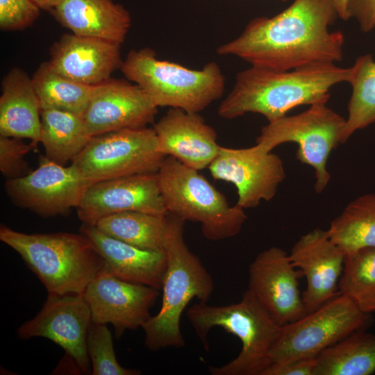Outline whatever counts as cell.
<instances>
[{
  "label": "cell",
  "instance_id": "1",
  "mask_svg": "<svg viewBox=\"0 0 375 375\" xmlns=\"http://www.w3.org/2000/svg\"><path fill=\"white\" fill-rule=\"evenodd\" d=\"M338 16L333 0H294L274 17L252 19L217 51L281 72L334 63L342 60L344 42L340 31L328 30Z\"/></svg>",
  "mask_w": 375,
  "mask_h": 375
},
{
  "label": "cell",
  "instance_id": "2",
  "mask_svg": "<svg viewBox=\"0 0 375 375\" xmlns=\"http://www.w3.org/2000/svg\"><path fill=\"white\" fill-rule=\"evenodd\" d=\"M351 74V67L342 68L334 63L282 72L251 66L237 74L233 89L219 106L218 114L231 119L253 112L272 121L298 106L328 101L330 89L349 83Z\"/></svg>",
  "mask_w": 375,
  "mask_h": 375
},
{
  "label": "cell",
  "instance_id": "3",
  "mask_svg": "<svg viewBox=\"0 0 375 375\" xmlns=\"http://www.w3.org/2000/svg\"><path fill=\"white\" fill-rule=\"evenodd\" d=\"M185 222L174 215L166 216L167 267L161 288V307L142 326L145 346L151 351L185 346L181 330L183 311L194 298L208 302L215 290L212 277L185 243Z\"/></svg>",
  "mask_w": 375,
  "mask_h": 375
},
{
  "label": "cell",
  "instance_id": "4",
  "mask_svg": "<svg viewBox=\"0 0 375 375\" xmlns=\"http://www.w3.org/2000/svg\"><path fill=\"white\" fill-rule=\"evenodd\" d=\"M0 240L15 251L44 285L48 294H83L108 270L83 233H24L1 224Z\"/></svg>",
  "mask_w": 375,
  "mask_h": 375
},
{
  "label": "cell",
  "instance_id": "5",
  "mask_svg": "<svg viewBox=\"0 0 375 375\" xmlns=\"http://www.w3.org/2000/svg\"><path fill=\"white\" fill-rule=\"evenodd\" d=\"M187 317L206 351L208 333L220 327L242 342L238 356L226 364L209 367L212 375H262L269 365V351L278 335L279 326L249 289L240 301L215 306L199 301L187 310Z\"/></svg>",
  "mask_w": 375,
  "mask_h": 375
},
{
  "label": "cell",
  "instance_id": "6",
  "mask_svg": "<svg viewBox=\"0 0 375 375\" xmlns=\"http://www.w3.org/2000/svg\"><path fill=\"white\" fill-rule=\"evenodd\" d=\"M120 69L158 108L199 113L224 91V77L215 62H208L200 69H192L158 59L149 48L130 51Z\"/></svg>",
  "mask_w": 375,
  "mask_h": 375
},
{
  "label": "cell",
  "instance_id": "7",
  "mask_svg": "<svg viewBox=\"0 0 375 375\" xmlns=\"http://www.w3.org/2000/svg\"><path fill=\"white\" fill-rule=\"evenodd\" d=\"M169 214L201 224L203 235L219 241L238 235L247 219L244 210L226 198L198 170L166 156L157 172Z\"/></svg>",
  "mask_w": 375,
  "mask_h": 375
},
{
  "label": "cell",
  "instance_id": "8",
  "mask_svg": "<svg viewBox=\"0 0 375 375\" xmlns=\"http://www.w3.org/2000/svg\"><path fill=\"white\" fill-rule=\"evenodd\" d=\"M326 102L318 101L299 114L268 122L256 138V144L268 151L285 142L297 143V158L313 168L318 194L330 181L327 161L331 151L342 143L346 122Z\"/></svg>",
  "mask_w": 375,
  "mask_h": 375
},
{
  "label": "cell",
  "instance_id": "9",
  "mask_svg": "<svg viewBox=\"0 0 375 375\" xmlns=\"http://www.w3.org/2000/svg\"><path fill=\"white\" fill-rule=\"evenodd\" d=\"M372 323V314L339 294L298 320L281 326L269 351V365L317 358L328 347Z\"/></svg>",
  "mask_w": 375,
  "mask_h": 375
},
{
  "label": "cell",
  "instance_id": "10",
  "mask_svg": "<svg viewBox=\"0 0 375 375\" xmlns=\"http://www.w3.org/2000/svg\"><path fill=\"white\" fill-rule=\"evenodd\" d=\"M165 156L153 128H126L93 136L72 163L88 187L123 176L156 174Z\"/></svg>",
  "mask_w": 375,
  "mask_h": 375
},
{
  "label": "cell",
  "instance_id": "11",
  "mask_svg": "<svg viewBox=\"0 0 375 375\" xmlns=\"http://www.w3.org/2000/svg\"><path fill=\"white\" fill-rule=\"evenodd\" d=\"M88 188L73 164L65 167L46 156L40 157L37 169L5 184L15 204L43 217L64 215L76 208Z\"/></svg>",
  "mask_w": 375,
  "mask_h": 375
},
{
  "label": "cell",
  "instance_id": "12",
  "mask_svg": "<svg viewBox=\"0 0 375 375\" xmlns=\"http://www.w3.org/2000/svg\"><path fill=\"white\" fill-rule=\"evenodd\" d=\"M91 312L82 294H48L40 311L17 331L21 340L47 338L61 347L82 374H92L87 350Z\"/></svg>",
  "mask_w": 375,
  "mask_h": 375
},
{
  "label": "cell",
  "instance_id": "13",
  "mask_svg": "<svg viewBox=\"0 0 375 375\" xmlns=\"http://www.w3.org/2000/svg\"><path fill=\"white\" fill-rule=\"evenodd\" d=\"M208 168L214 179L235 185L236 204L244 210L272 199L285 178L281 158L257 144L240 149L220 146Z\"/></svg>",
  "mask_w": 375,
  "mask_h": 375
},
{
  "label": "cell",
  "instance_id": "14",
  "mask_svg": "<svg viewBox=\"0 0 375 375\" xmlns=\"http://www.w3.org/2000/svg\"><path fill=\"white\" fill-rule=\"evenodd\" d=\"M303 276L284 249L272 247L258 253L250 264L248 289L282 326L307 314L299 288V279Z\"/></svg>",
  "mask_w": 375,
  "mask_h": 375
},
{
  "label": "cell",
  "instance_id": "15",
  "mask_svg": "<svg viewBox=\"0 0 375 375\" xmlns=\"http://www.w3.org/2000/svg\"><path fill=\"white\" fill-rule=\"evenodd\" d=\"M83 296L91 312L92 322L112 324L119 338L126 330H135L151 317L150 310L158 290L122 280L106 270L86 287Z\"/></svg>",
  "mask_w": 375,
  "mask_h": 375
},
{
  "label": "cell",
  "instance_id": "16",
  "mask_svg": "<svg viewBox=\"0 0 375 375\" xmlns=\"http://www.w3.org/2000/svg\"><path fill=\"white\" fill-rule=\"evenodd\" d=\"M84 224L95 225L100 219L118 212L138 211L166 216L157 173L142 174L102 181L90 185L76 207Z\"/></svg>",
  "mask_w": 375,
  "mask_h": 375
},
{
  "label": "cell",
  "instance_id": "17",
  "mask_svg": "<svg viewBox=\"0 0 375 375\" xmlns=\"http://www.w3.org/2000/svg\"><path fill=\"white\" fill-rule=\"evenodd\" d=\"M158 107L137 84L110 78L94 86L88 105L82 115L93 137L151 124Z\"/></svg>",
  "mask_w": 375,
  "mask_h": 375
},
{
  "label": "cell",
  "instance_id": "18",
  "mask_svg": "<svg viewBox=\"0 0 375 375\" xmlns=\"http://www.w3.org/2000/svg\"><path fill=\"white\" fill-rule=\"evenodd\" d=\"M290 259L306 278L302 294L306 313L312 312L339 294L345 253L326 231L315 228L302 235L292 247Z\"/></svg>",
  "mask_w": 375,
  "mask_h": 375
},
{
  "label": "cell",
  "instance_id": "19",
  "mask_svg": "<svg viewBox=\"0 0 375 375\" xmlns=\"http://www.w3.org/2000/svg\"><path fill=\"white\" fill-rule=\"evenodd\" d=\"M120 43L66 33L51 47L52 68L80 83L95 85L110 78L123 63Z\"/></svg>",
  "mask_w": 375,
  "mask_h": 375
},
{
  "label": "cell",
  "instance_id": "20",
  "mask_svg": "<svg viewBox=\"0 0 375 375\" xmlns=\"http://www.w3.org/2000/svg\"><path fill=\"white\" fill-rule=\"evenodd\" d=\"M153 128L158 151L190 168H208L219 152L215 131L199 113L170 108Z\"/></svg>",
  "mask_w": 375,
  "mask_h": 375
},
{
  "label": "cell",
  "instance_id": "21",
  "mask_svg": "<svg viewBox=\"0 0 375 375\" xmlns=\"http://www.w3.org/2000/svg\"><path fill=\"white\" fill-rule=\"evenodd\" d=\"M80 232L90 240L112 275L161 290L167 267L165 251L138 248L105 234L93 225L83 224Z\"/></svg>",
  "mask_w": 375,
  "mask_h": 375
},
{
  "label": "cell",
  "instance_id": "22",
  "mask_svg": "<svg viewBox=\"0 0 375 375\" xmlns=\"http://www.w3.org/2000/svg\"><path fill=\"white\" fill-rule=\"evenodd\" d=\"M49 12L74 34L120 44L131 23L129 12L113 0H61Z\"/></svg>",
  "mask_w": 375,
  "mask_h": 375
},
{
  "label": "cell",
  "instance_id": "23",
  "mask_svg": "<svg viewBox=\"0 0 375 375\" xmlns=\"http://www.w3.org/2000/svg\"><path fill=\"white\" fill-rule=\"evenodd\" d=\"M41 107L32 78L14 67L4 76L0 97V135L40 142Z\"/></svg>",
  "mask_w": 375,
  "mask_h": 375
},
{
  "label": "cell",
  "instance_id": "24",
  "mask_svg": "<svg viewBox=\"0 0 375 375\" xmlns=\"http://www.w3.org/2000/svg\"><path fill=\"white\" fill-rule=\"evenodd\" d=\"M40 138L45 156L65 165L83 150L92 138L82 115L57 109L41 110Z\"/></svg>",
  "mask_w": 375,
  "mask_h": 375
},
{
  "label": "cell",
  "instance_id": "25",
  "mask_svg": "<svg viewBox=\"0 0 375 375\" xmlns=\"http://www.w3.org/2000/svg\"><path fill=\"white\" fill-rule=\"evenodd\" d=\"M359 330L324 350L313 375H370L375 372V334Z\"/></svg>",
  "mask_w": 375,
  "mask_h": 375
},
{
  "label": "cell",
  "instance_id": "26",
  "mask_svg": "<svg viewBox=\"0 0 375 375\" xmlns=\"http://www.w3.org/2000/svg\"><path fill=\"white\" fill-rule=\"evenodd\" d=\"M166 216L122 212L104 217L94 226L105 234L138 248L164 251Z\"/></svg>",
  "mask_w": 375,
  "mask_h": 375
},
{
  "label": "cell",
  "instance_id": "27",
  "mask_svg": "<svg viewBox=\"0 0 375 375\" xmlns=\"http://www.w3.org/2000/svg\"><path fill=\"white\" fill-rule=\"evenodd\" d=\"M327 232L345 254L375 247V193L363 194L350 202L331 222Z\"/></svg>",
  "mask_w": 375,
  "mask_h": 375
},
{
  "label": "cell",
  "instance_id": "28",
  "mask_svg": "<svg viewBox=\"0 0 375 375\" xmlns=\"http://www.w3.org/2000/svg\"><path fill=\"white\" fill-rule=\"evenodd\" d=\"M42 109H57L82 115L94 85L74 81L55 71L49 62L40 64L32 77Z\"/></svg>",
  "mask_w": 375,
  "mask_h": 375
},
{
  "label": "cell",
  "instance_id": "29",
  "mask_svg": "<svg viewBox=\"0 0 375 375\" xmlns=\"http://www.w3.org/2000/svg\"><path fill=\"white\" fill-rule=\"evenodd\" d=\"M349 83L352 86V94L342 143L356 131L375 122V61L372 55L356 59L351 67Z\"/></svg>",
  "mask_w": 375,
  "mask_h": 375
},
{
  "label": "cell",
  "instance_id": "30",
  "mask_svg": "<svg viewBox=\"0 0 375 375\" xmlns=\"http://www.w3.org/2000/svg\"><path fill=\"white\" fill-rule=\"evenodd\" d=\"M338 291L364 312H375V247L345 254Z\"/></svg>",
  "mask_w": 375,
  "mask_h": 375
},
{
  "label": "cell",
  "instance_id": "31",
  "mask_svg": "<svg viewBox=\"0 0 375 375\" xmlns=\"http://www.w3.org/2000/svg\"><path fill=\"white\" fill-rule=\"evenodd\" d=\"M87 350L92 375H138L140 372L122 367L117 361L112 336L106 324L91 322L87 336Z\"/></svg>",
  "mask_w": 375,
  "mask_h": 375
},
{
  "label": "cell",
  "instance_id": "32",
  "mask_svg": "<svg viewBox=\"0 0 375 375\" xmlns=\"http://www.w3.org/2000/svg\"><path fill=\"white\" fill-rule=\"evenodd\" d=\"M36 147L19 138L0 135V171L8 179L24 176L30 171L25 156Z\"/></svg>",
  "mask_w": 375,
  "mask_h": 375
},
{
  "label": "cell",
  "instance_id": "33",
  "mask_svg": "<svg viewBox=\"0 0 375 375\" xmlns=\"http://www.w3.org/2000/svg\"><path fill=\"white\" fill-rule=\"evenodd\" d=\"M41 9L33 0H0V28L22 30L38 19Z\"/></svg>",
  "mask_w": 375,
  "mask_h": 375
},
{
  "label": "cell",
  "instance_id": "34",
  "mask_svg": "<svg viewBox=\"0 0 375 375\" xmlns=\"http://www.w3.org/2000/svg\"><path fill=\"white\" fill-rule=\"evenodd\" d=\"M349 17H355L362 31L367 33L375 28V0H348Z\"/></svg>",
  "mask_w": 375,
  "mask_h": 375
},
{
  "label": "cell",
  "instance_id": "35",
  "mask_svg": "<svg viewBox=\"0 0 375 375\" xmlns=\"http://www.w3.org/2000/svg\"><path fill=\"white\" fill-rule=\"evenodd\" d=\"M316 358L270 364L262 375H313Z\"/></svg>",
  "mask_w": 375,
  "mask_h": 375
},
{
  "label": "cell",
  "instance_id": "36",
  "mask_svg": "<svg viewBox=\"0 0 375 375\" xmlns=\"http://www.w3.org/2000/svg\"><path fill=\"white\" fill-rule=\"evenodd\" d=\"M338 12V17L343 20L349 19V15L347 9L348 0H333Z\"/></svg>",
  "mask_w": 375,
  "mask_h": 375
},
{
  "label": "cell",
  "instance_id": "37",
  "mask_svg": "<svg viewBox=\"0 0 375 375\" xmlns=\"http://www.w3.org/2000/svg\"><path fill=\"white\" fill-rule=\"evenodd\" d=\"M40 9L51 10L61 0H33Z\"/></svg>",
  "mask_w": 375,
  "mask_h": 375
},
{
  "label": "cell",
  "instance_id": "38",
  "mask_svg": "<svg viewBox=\"0 0 375 375\" xmlns=\"http://www.w3.org/2000/svg\"><path fill=\"white\" fill-rule=\"evenodd\" d=\"M282 1H285V0H282Z\"/></svg>",
  "mask_w": 375,
  "mask_h": 375
}]
</instances>
